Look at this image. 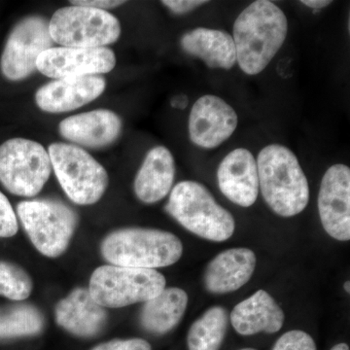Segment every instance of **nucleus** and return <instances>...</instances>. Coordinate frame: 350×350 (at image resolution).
<instances>
[{
  "label": "nucleus",
  "instance_id": "obj_18",
  "mask_svg": "<svg viewBox=\"0 0 350 350\" xmlns=\"http://www.w3.org/2000/svg\"><path fill=\"white\" fill-rule=\"evenodd\" d=\"M255 268L256 255L252 250L239 247L223 251L207 265L204 286L211 293H231L250 282Z\"/></svg>",
  "mask_w": 350,
  "mask_h": 350
},
{
  "label": "nucleus",
  "instance_id": "obj_20",
  "mask_svg": "<svg viewBox=\"0 0 350 350\" xmlns=\"http://www.w3.org/2000/svg\"><path fill=\"white\" fill-rule=\"evenodd\" d=\"M175 162L172 152L165 146L148 151L135 176V193L144 204H155L167 197L174 186Z\"/></svg>",
  "mask_w": 350,
  "mask_h": 350
},
{
  "label": "nucleus",
  "instance_id": "obj_24",
  "mask_svg": "<svg viewBox=\"0 0 350 350\" xmlns=\"http://www.w3.org/2000/svg\"><path fill=\"white\" fill-rule=\"evenodd\" d=\"M45 317L36 306L18 304L0 312V338L32 337L42 333Z\"/></svg>",
  "mask_w": 350,
  "mask_h": 350
},
{
  "label": "nucleus",
  "instance_id": "obj_19",
  "mask_svg": "<svg viewBox=\"0 0 350 350\" xmlns=\"http://www.w3.org/2000/svg\"><path fill=\"white\" fill-rule=\"evenodd\" d=\"M232 326L241 336L275 334L284 324L285 315L275 299L265 291L256 293L234 306L230 314Z\"/></svg>",
  "mask_w": 350,
  "mask_h": 350
},
{
  "label": "nucleus",
  "instance_id": "obj_15",
  "mask_svg": "<svg viewBox=\"0 0 350 350\" xmlns=\"http://www.w3.org/2000/svg\"><path fill=\"white\" fill-rule=\"evenodd\" d=\"M217 181L222 194L234 204L253 206L260 190L256 159L245 148L230 152L219 165Z\"/></svg>",
  "mask_w": 350,
  "mask_h": 350
},
{
  "label": "nucleus",
  "instance_id": "obj_21",
  "mask_svg": "<svg viewBox=\"0 0 350 350\" xmlns=\"http://www.w3.org/2000/svg\"><path fill=\"white\" fill-rule=\"evenodd\" d=\"M180 45L186 54L202 59L209 68L229 70L237 64L232 36L221 29L197 27L183 34Z\"/></svg>",
  "mask_w": 350,
  "mask_h": 350
},
{
  "label": "nucleus",
  "instance_id": "obj_23",
  "mask_svg": "<svg viewBox=\"0 0 350 350\" xmlns=\"http://www.w3.org/2000/svg\"><path fill=\"white\" fill-rule=\"evenodd\" d=\"M229 313L223 306L208 308L189 329L188 349L220 350L229 326Z\"/></svg>",
  "mask_w": 350,
  "mask_h": 350
},
{
  "label": "nucleus",
  "instance_id": "obj_9",
  "mask_svg": "<svg viewBox=\"0 0 350 350\" xmlns=\"http://www.w3.org/2000/svg\"><path fill=\"white\" fill-rule=\"evenodd\" d=\"M52 165L42 144L15 137L0 145V182L11 194L34 197L49 179Z\"/></svg>",
  "mask_w": 350,
  "mask_h": 350
},
{
  "label": "nucleus",
  "instance_id": "obj_6",
  "mask_svg": "<svg viewBox=\"0 0 350 350\" xmlns=\"http://www.w3.org/2000/svg\"><path fill=\"white\" fill-rule=\"evenodd\" d=\"M51 165L66 196L76 204L91 206L105 195L109 177L96 159L77 145L53 144Z\"/></svg>",
  "mask_w": 350,
  "mask_h": 350
},
{
  "label": "nucleus",
  "instance_id": "obj_12",
  "mask_svg": "<svg viewBox=\"0 0 350 350\" xmlns=\"http://www.w3.org/2000/svg\"><path fill=\"white\" fill-rule=\"evenodd\" d=\"M116 66V56L109 48L57 47L38 57L36 68L47 77H80L110 72Z\"/></svg>",
  "mask_w": 350,
  "mask_h": 350
},
{
  "label": "nucleus",
  "instance_id": "obj_35",
  "mask_svg": "<svg viewBox=\"0 0 350 350\" xmlns=\"http://www.w3.org/2000/svg\"><path fill=\"white\" fill-rule=\"evenodd\" d=\"M239 350H257V349H250V347H247V349H239Z\"/></svg>",
  "mask_w": 350,
  "mask_h": 350
},
{
  "label": "nucleus",
  "instance_id": "obj_22",
  "mask_svg": "<svg viewBox=\"0 0 350 350\" xmlns=\"http://www.w3.org/2000/svg\"><path fill=\"white\" fill-rule=\"evenodd\" d=\"M188 301L187 293L180 288H165L153 299L145 301L140 312V324L149 333L165 335L183 319Z\"/></svg>",
  "mask_w": 350,
  "mask_h": 350
},
{
  "label": "nucleus",
  "instance_id": "obj_29",
  "mask_svg": "<svg viewBox=\"0 0 350 350\" xmlns=\"http://www.w3.org/2000/svg\"><path fill=\"white\" fill-rule=\"evenodd\" d=\"M162 3L176 15H184L192 12L195 9L208 3L207 1L200 0H165Z\"/></svg>",
  "mask_w": 350,
  "mask_h": 350
},
{
  "label": "nucleus",
  "instance_id": "obj_26",
  "mask_svg": "<svg viewBox=\"0 0 350 350\" xmlns=\"http://www.w3.org/2000/svg\"><path fill=\"white\" fill-rule=\"evenodd\" d=\"M273 350H317L312 336L306 332H286L276 340Z\"/></svg>",
  "mask_w": 350,
  "mask_h": 350
},
{
  "label": "nucleus",
  "instance_id": "obj_31",
  "mask_svg": "<svg viewBox=\"0 0 350 350\" xmlns=\"http://www.w3.org/2000/svg\"><path fill=\"white\" fill-rule=\"evenodd\" d=\"M301 4L312 9H323L330 5V0H301Z\"/></svg>",
  "mask_w": 350,
  "mask_h": 350
},
{
  "label": "nucleus",
  "instance_id": "obj_32",
  "mask_svg": "<svg viewBox=\"0 0 350 350\" xmlns=\"http://www.w3.org/2000/svg\"><path fill=\"white\" fill-rule=\"evenodd\" d=\"M188 105V98L186 96H175L172 98V107L178 108V109H184Z\"/></svg>",
  "mask_w": 350,
  "mask_h": 350
},
{
  "label": "nucleus",
  "instance_id": "obj_10",
  "mask_svg": "<svg viewBox=\"0 0 350 350\" xmlns=\"http://www.w3.org/2000/svg\"><path fill=\"white\" fill-rule=\"evenodd\" d=\"M54 46L49 22L40 16H29L13 27L7 38L0 69L10 81H21L36 70L38 57Z\"/></svg>",
  "mask_w": 350,
  "mask_h": 350
},
{
  "label": "nucleus",
  "instance_id": "obj_27",
  "mask_svg": "<svg viewBox=\"0 0 350 350\" xmlns=\"http://www.w3.org/2000/svg\"><path fill=\"white\" fill-rule=\"evenodd\" d=\"M17 232V215L6 196L0 191V238H12Z\"/></svg>",
  "mask_w": 350,
  "mask_h": 350
},
{
  "label": "nucleus",
  "instance_id": "obj_1",
  "mask_svg": "<svg viewBox=\"0 0 350 350\" xmlns=\"http://www.w3.org/2000/svg\"><path fill=\"white\" fill-rule=\"evenodd\" d=\"M287 32L286 16L273 2L257 0L246 7L232 36L241 70L247 75L261 73L282 47Z\"/></svg>",
  "mask_w": 350,
  "mask_h": 350
},
{
  "label": "nucleus",
  "instance_id": "obj_8",
  "mask_svg": "<svg viewBox=\"0 0 350 350\" xmlns=\"http://www.w3.org/2000/svg\"><path fill=\"white\" fill-rule=\"evenodd\" d=\"M51 38L63 47L103 48L121 36L119 20L107 11L70 5L59 9L49 22Z\"/></svg>",
  "mask_w": 350,
  "mask_h": 350
},
{
  "label": "nucleus",
  "instance_id": "obj_16",
  "mask_svg": "<svg viewBox=\"0 0 350 350\" xmlns=\"http://www.w3.org/2000/svg\"><path fill=\"white\" fill-rule=\"evenodd\" d=\"M55 319L57 325L71 335L93 338L107 326L105 308L94 300L89 290L78 287L57 304Z\"/></svg>",
  "mask_w": 350,
  "mask_h": 350
},
{
  "label": "nucleus",
  "instance_id": "obj_34",
  "mask_svg": "<svg viewBox=\"0 0 350 350\" xmlns=\"http://www.w3.org/2000/svg\"><path fill=\"white\" fill-rule=\"evenodd\" d=\"M349 285H350L349 282H345L344 288H345V292H347V293H349V292H350Z\"/></svg>",
  "mask_w": 350,
  "mask_h": 350
},
{
  "label": "nucleus",
  "instance_id": "obj_33",
  "mask_svg": "<svg viewBox=\"0 0 350 350\" xmlns=\"http://www.w3.org/2000/svg\"><path fill=\"white\" fill-rule=\"evenodd\" d=\"M330 350H349V347L347 344H338Z\"/></svg>",
  "mask_w": 350,
  "mask_h": 350
},
{
  "label": "nucleus",
  "instance_id": "obj_3",
  "mask_svg": "<svg viewBox=\"0 0 350 350\" xmlns=\"http://www.w3.org/2000/svg\"><path fill=\"white\" fill-rule=\"evenodd\" d=\"M100 251L114 266L155 269L178 262L183 244L175 234L163 230L125 228L105 237Z\"/></svg>",
  "mask_w": 350,
  "mask_h": 350
},
{
  "label": "nucleus",
  "instance_id": "obj_13",
  "mask_svg": "<svg viewBox=\"0 0 350 350\" xmlns=\"http://www.w3.org/2000/svg\"><path fill=\"white\" fill-rule=\"evenodd\" d=\"M319 211L327 234L340 241L350 239V170L338 163L323 175L319 194Z\"/></svg>",
  "mask_w": 350,
  "mask_h": 350
},
{
  "label": "nucleus",
  "instance_id": "obj_5",
  "mask_svg": "<svg viewBox=\"0 0 350 350\" xmlns=\"http://www.w3.org/2000/svg\"><path fill=\"white\" fill-rule=\"evenodd\" d=\"M165 285V276L156 269L105 265L94 269L88 290L98 305L118 308L151 300Z\"/></svg>",
  "mask_w": 350,
  "mask_h": 350
},
{
  "label": "nucleus",
  "instance_id": "obj_28",
  "mask_svg": "<svg viewBox=\"0 0 350 350\" xmlns=\"http://www.w3.org/2000/svg\"><path fill=\"white\" fill-rule=\"evenodd\" d=\"M151 345L144 338H116L109 342H103L91 350H151Z\"/></svg>",
  "mask_w": 350,
  "mask_h": 350
},
{
  "label": "nucleus",
  "instance_id": "obj_30",
  "mask_svg": "<svg viewBox=\"0 0 350 350\" xmlns=\"http://www.w3.org/2000/svg\"><path fill=\"white\" fill-rule=\"evenodd\" d=\"M125 3L126 1H120V0H77V1L75 0V1H70L71 5L90 7V8L98 9L101 11L116 8V7Z\"/></svg>",
  "mask_w": 350,
  "mask_h": 350
},
{
  "label": "nucleus",
  "instance_id": "obj_17",
  "mask_svg": "<svg viewBox=\"0 0 350 350\" xmlns=\"http://www.w3.org/2000/svg\"><path fill=\"white\" fill-rule=\"evenodd\" d=\"M122 128V120L116 113L98 109L68 117L59 123V131L68 142L98 149L116 142Z\"/></svg>",
  "mask_w": 350,
  "mask_h": 350
},
{
  "label": "nucleus",
  "instance_id": "obj_25",
  "mask_svg": "<svg viewBox=\"0 0 350 350\" xmlns=\"http://www.w3.org/2000/svg\"><path fill=\"white\" fill-rule=\"evenodd\" d=\"M33 282L22 267L0 261V295L12 301H24L31 296Z\"/></svg>",
  "mask_w": 350,
  "mask_h": 350
},
{
  "label": "nucleus",
  "instance_id": "obj_2",
  "mask_svg": "<svg viewBox=\"0 0 350 350\" xmlns=\"http://www.w3.org/2000/svg\"><path fill=\"white\" fill-rule=\"evenodd\" d=\"M259 189L269 208L282 217L305 211L310 187L296 155L282 144L264 147L256 160Z\"/></svg>",
  "mask_w": 350,
  "mask_h": 350
},
{
  "label": "nucleus",
  "instance_id": "obj_7",
  "mask_svg": "<svg viewBox=\"0 0 350 350\" xmlns=\"http://www.w3.org/2000/svg\"><path fill=\"white\" fill-rule=\"evenodd\" d=\"M18 217L34 247L49 258L63 255L77 227V214L70 207L54 200L21 202Z\"/></svg>",
  "mask_w": 350,
  "mask_h": 350
},
{
  "label": "nucleus",
  "instance_id": "obj_14",
  "mask_svg": "<svg viewBox=\"0 0 350 350\" xmlns=\"http://www.w3.org/2000/svg\"><path fill=\"white\" fill-rule=\"evenodd\" d=\"M105 87L107 82L100 75L56 79L36 92V105L48 113L72 111L96 100Z\"/></svg>",
  "mask_w": 350,
  "mask_h": 350
},
{
  "label": "nucleus",
  "instance_id": "obj_11",
  "mask_svg": "<svg viewBox=\"0 0 350 350\" xmlns=\"http://www.w3.org/2000/svg\"><path fill=\"white\" fill-rule=\"evenodd\" d=\"M236 110L223 98L213 94L200 96L189 115L191 142L204 149H214L224 144L237 130Z\"/></svg>",
  "mask_w": 350,
  "mask_h": 350
},
{
  "label": "nucleus",
  "instance_id": "obj_4",
  "mask_svg": "<svg viewBox=\"0 0 350 350\" xmlns=\"http://www.w3.org/2000/svg\"><path fill=\"white\" fill-rule=\"evenodd\" d=\"M165 211L187 231L207 241L222 243L236 230L232 214L200 182L177 183L170 191Z\"/></svg>",
  "mask_w": 350,
  "mask_h": 350
}]
</instances>
